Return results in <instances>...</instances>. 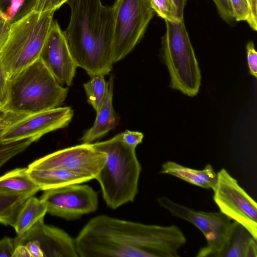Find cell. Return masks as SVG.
<instances>
[{
  "label": "cell",
  "mask_w": 257,
  "mask_h": 257,
  "mask_svg": "<svg viewBox=\"0 0 257 257\" xmlns=\"http://www.w3.org/2000/svg\"><path fill=\"white\" fill-rule=\"evenodd\" d=\"M79 257H178L186 237L177 225L147 224L100 215L75 238Z\"/></svg>",
  "instance_id": "6da1fadb"
},
{
  "label": "cell",
  "mask_w": 257,
  "mask_h": 257,
  "mask_svg": "<svg viewBox=\"0 0 257 257\" xmlns=\"http://www.w3.org/2000/svg\"><path fill=\"white\" fill-rule=\"evenodd\" d=\"M71 16L64 34L77 66L91 77L109 74L113 62V8L100 0H67Z\"/></svg>",
  "instance_id": "7a4b0ae2"
},
{
  "label": "cell",
  "mask_w": 257,
  "mask_h": 257,
  "mask_svg": "<svg viewBox=\"0 0 257 257\" xmlns=\"http://www.w3.org/2000/svg\"><path fill=\"white\" fill-rule=\"evenodd\" d=\"M92 145L107 156L104 165L95 179L100 185L106 205L115 209L133 202L138 192L142 170L136 149L123 141L121 133Z\"/></svg>",
  "instance_id": "3957f363"
},
{
  "label": "cell",
  "mask_w": 257,
  "mask_h": 257,
  "mask_svg": "<svg viewBox=\"0 0 257 257\" xmlns=\"http://www.w3.org/2000/svg\"><path fill=\"white\" fill-rule=\"evenodd\" d=\"M55 11H31L11 22L0 48V58L9 80L39 59Z\"/></svg>",
  "instance_id": "277c9868"
},
{
  "label": "cell",
  "mask_w": 257,
  "mask_h": 257,
  "mask_svg": "<svg viewBox=\"0 0 257 257\" xmlns=\"http://www.w3.org/2000/svg\"><path fill=\"white\" fill-rule=\"evenodd\" d=\"M68 92L39 58L10 80L9 100L4 110L30 113L52 109L63 103Z\"/></svg>",
  "instance_id": "5b68a950"
},
{
  "label": "cell",
  "mask_w": 257,
  "mask_h": 257,
  "mask_svg": "<svg viewBox=\"0 0 257 257\" xmlns=\"http://www.w3.org/2000/svg\"><path fill=\"white\" fill-rule=\"evenodd\" d=\"M165 22L163 58L170 74L171 87L194 96L199 91L201 76L184 17L174 22Z\"/></svg>",
  "instance_id": "8992f818"
},
{
  "label": "cell",
  "mask_w": 257,
  "mask_h": 257,
  "mask_svg": "<svg viewBox=\"0 0 257 257\" xmlns=\"http://www.w3.org/2000/svg\"><path fill=\"white\" fill-rule=\"evenodd\" d=\"M73 115V110L69 106L30 113L5 110L0 119V142L26 139L37 141L48 133L67 126Z\"/></svg>",
  "instance_id": "52a82bcc"
},
{
  "label": "cell",
  "mask_w": 257,
  "mask_h": 257,
  "mask_svg": "<svg viewBox=\"0 0 257 257\" xmlns=\"http://www.w3.org/2000/svg\"><path fill=\"white\" fill-rule=\"evenodd\" d=\"M113 8L114 63L126 56L144 36L153 17L149 0H116Z\"/></svg>",
  "instance_id": "ba28073f"
},
{
  "label": "cell",
  "mask_w": 257,
  "mask_h": 257,
  "mask_svg": "<svg viewBox=\"0 0 257 257\" xmlns=\"http://www.w3.org/2000/svg\"><path fill=\"white\" fill-rule=\"evenodd\" d=\"M159 205L172 215L194 225L203 234L206 244L198 251L197 257H220L231 233L233 221L220 212L196 211L166 196L157 198Z\"/></svg>",
  "instance_id": "9c48e42d"
},
{
  "label": "cell",
  "mask_w": 257,
  "mask_h": 257,
  "mask_svg": "<svg viewBox=\"0 0 257 257\" xmlns=\"http://www.w3.org/2000/svg\"><path fill=\"white\" fill-rule=\"evenodd\" d=\"M213 191L219 211L243 226L257 239L256 203L225 169L217 172Z\"/></svg>",
  "instance_id": "30bf717a"
},
{
  "label": "cell",
  "mask_w": 257,
  "mask_h": 257,
  "mask_svg": "<svg viewBox=\"0 0 257 257\" xmlns=\"http://www.w3.org/2000/svg\"><path fill=\"white\" fill-rule=\"evenodd\" d=\"M106 157L92 143H82L48 154L33 162L28 168L64 170L94 179L104 165Z\"/></svg>",
  "instance_id": "8fae6325"
},
{
  "label": "cell",
  "mask_w": 257,
  "mask_h": 257,
  "mask_svg": "<svg viewBox=\"0 0 257 257\" xmlns=\"http://www.w3.org/2000/svg\"><path fill=\"white\" fill-rule=\"evenodd\" d=\"M74 184L45 190L40 198L50 214L67 220L78 219L95 211L97 192L89 185Z\"/></svg>",
  "instance_id": "7c38bea8"
},
{
  "label": "cell",
  "mask_w": 257,
  "mask_h": 257,
  "mask_svg": "<svg viewBox=\"0 0 257 257\" xmlns=\"http://www.w3.org/2000/svg\"><path fill=\"white\" fill-rule=\"evenodd\" d=\"M39 58L61 85H71L77 66L56 21L52 23Z\"/></svg>",
  "instance_id": "4fadbf2b"
},
{
  "label": "cell",
  "mask_w": 257,
  "mask_h": 257,
  "mask_svg": "<svg viewBox=\"0 0 257 257\" xmlns=\"http://www.w3.org/2000/svg\"><path fill=\"white\" fill-rule=\"evenodd\" d=\"M16 246L29 240L38 241L44 257H79L75 238L57 227L41 221L21 237L15 238Z\"/></svg>",
  "instance_id": "5bb4252c"
},
{
  "label": "cell",
  "mask_w": 257,
  "mask_h": 257,
  "mask_svg": "<svg viewBox=\"0 0 257 257\" xmlns=\"http://www.w3.org/2000/svg\"><path fill=\"white\" fill-rule=\"evenodd\" d=\"M114 79L113 75H111L107 82L108 91L105 98L96 111L93 125L80 139L82 143L91 144L104 136L116 126L117 118L112 104Z\"/></svg>",
  "instance_id": "9a60e30c"
},
{
  "label": "cell",
  "mask_w": 257,
  "mask_h": 257,
  "mask_svg": "<svg viewBox=\"0 0 257 257\" xmlns=\"http://www.w3.org/2000/svg\"><path fill=\"white\" fill-rule=\"evenodd\" d=\"M160 173L172 175L192 185L212 190L217 181V173L210 164L198 170L169 161L162 164Z\"/></svg>",
  "instance_id": "2e32d148"
},
{
  "label": "cell",
  "mask_w": 257,
  "mask_h": 257,
  "mask_svg": "<svg viewBox=\"0 0 257 257\" xmlns=\"http://www.w3.org/2000/svg\"><path fill=\"white\" fill-rule=\"evenodd\" d=\"M28 169L31 178L44 191L92 180L87 175L64 170Z\"/></svg>",
  "instance_id": "e0dca14e"
},
{
  "label": "cell",
  "mask_w": 257,
  "mask_h": 257,
  "mask_svg": "<svg viewBox=\"0 0 257 257\" xmlns=\"http://www.w3.org/2000/svg\"><path fill=\"white\" fill-rule=\"evenodd\" d=\"M41 190L28 168H17L0 177V194L29 198Z\"/></svg>",
  "instance_id": "ac0fdd59"
},
{
  "label": "cell",
  "mask_w": 257,
  "mask_h": 257,
  "mask_svg": "<svg viewBox=\"0 0 257 257\" xmlns=\"http://www.w3.org/2000/svg\"><path fill=\"white\" fill-rule=\"evenodd\" d=\"M47 213L46 206L40 199L34 195L29 197L20 209L13 226L17 237L24 236L39 222L44 221Z\"/></svg>",
  "instance_id": "d6986e66"
},
{
  "label": "cell",
  "mask_w": 257,
  "mask_h": 257,
  "mask_svg": "<svg viewBox=\"0 0 257 257\" xmlns=\"http://www.w3.org/2000/svg\"><path fill=\"white\" fill-rule=\"evenodd\" d=\"M256 240L246 228L233 221L231 233L220 257H246L249 247Z\"/></svg>",
  "instance_id": "ffe728a7"
},
{
  "label": "cell",
  "mask_w": 257,
  "mask_h": 257,
  "mask_svg": "<svg viewBox=\"0 0 257 257\" xmlns=\"http://www.w3.org/2000/svg\"><path fill=\"white\" fill-rule=\"evenodd\" d=\"M186 0H149L151 6L165 21L174 22L183 17Z\"/></svg>",
  "instance_id": "44dd1931"
},
{
  "label": "cell",
  "mask_w": 257,
  "mask_h": 257,
  "mask_svg": "<svg viewBox=\"0 0 257 257\" xmlns=\"http://www.w3.org/2000/svg\"><path fill=\"white\" fill-rule=\"evenodd\" d=\"M87 102L96 112L103 103L108 91V83L104 79V75L97 74L83 84Z\"/></svg>",
  "instance_id": "7402d4cb"
},
{
  "label": "cell",
  "mask_w": 257,
  "mask_h": 257,
  "mask_svg": "<svg viewBox=\"0 0 257 257\" xmlns=\"http://www.w3.org/2000/svg\"><path fill=\"white\" fill-rule=\"evenodd\" d=\"M28 198L0 194V223L13 226L20 209Z\"/></svg>",
  "instance_id": "603a6c76"
},
{
  "label": "cell",
  "mask_w": 257,
  "mask_h": 257,
  "mask_svg": "<svg viewBox=\"0 0 257 257\" xmlns=\"http://www.w3.org/2000/svg\"><path fill=\"white\" fill-rule=\"evenodd\" d=\"M67 0H25L12 21L31 11L43 12L57 10L66 3Z\"/></svg>",
  "instance_id": "cb8c5ba5"
},
{
  "label": "cell",
  "mask_w": 257,
  "mask_h": 257,
  "mask_svg": "<svg viewBox=\"0 0 257 257\" xmlns=\"http://www.w3.org/2000/svg\"><path fill=\"white\" fill-rule=\"evenodd\" d=\"M31 139L4 143L0 142V167L12 158L24 151L32 143Z\"/></svg>",
  "instance_id": "d4e9b609"
},
{
  "label": "cell",
  "mask_w": 257,
  "mask_h": 257,
  "mask_svg": "<svg viewBox=\"0 0 257 257\" xmlns=\"http://www.w3.org/2000/svg\"><path fill=\"white\" fill-rule=\"evenodd\" d=\"M234 19L250 22L251 12L248 0H230Z\"/></svg>",
  "instance_id": "484cf974"
},
{
  "label": "cell",
  "mask_w": 257,
  "mask_h": 257,
  "mask_svg": "<svg viewBox=\"0 0 257 257\" xmlns=\"http://www.w3.org/2000/svg\"><path fill=\"white\" fill-rule=\"evenodd\" d=\"M9 83L4 67L0 58V108L4 109L8 103L9 96Z\"/></svg>",
  "instance_id": "4316f807"
},
{
  "label": "cell",
  "mask_w": 257,
  "mask_h": 257,
  "mask_svg": "<svg viewBox=\"0 0 257 257\" xmlns=\"http://www.w3.org/2000/svg\"><path fill=\"white\" fill-rule=\"evenodd\" d=\"M221 18L229 23L234 19L230 0H213Z\"/></svg>",
  "instance_id": "83f0119b"
},
{
  "label": "cell",
  "mask_w": 257,
  "mask_h": 257,
  "mask_svg": "<svg viewBox=\"0 0 257 257\" xmlns=\"http://www.w3.org/2000/svg\"><path fill=\"white\" fill-rule=\"evenodd\" d=\"M247 61L250 74L255 78L257 77V53L252 41L246 45Z\"/></svg>",
  "instance_id": "f1b7e54d"
},
{
  "label": "cell",
  "mask_w": 257,
  "mask_h": 257,
  "mask_svg": "<svg viewBox=\"0 0 257 257\" xmlns=\"http://www.w3.org/2000/svg\"><path fill=\"white\" fill-rule=\"evenodd\" d=\"M121 138L126 144L136 149L142 142L144 135L139 132L126 130L121 133Z\"/></svg>",
  "instance_id": "f546056e"
},
{
  "label": "cell",
  "mask_w": 257,
  "mask_h": 257,
  "mask_svg": "<svg viewBox=\"0 0 257 257\" xmlns=\"http://www.w3.org/2000/svg\"><path fill=\"white\" fill-rule=\"evenodd\" d=\"M15 247V238L5 237L0 239V257H12Z\"/></svg>",
  "instance_id": "4dcf8cb0"
},
{
  "label": "cell",
  "mask_w": 257,
  "mask_h": 257,
  "mask_svg": "<svg viewBox=\"0 0 257 257\" xmlns=\"http://www.w3.org/2000/svg\"><path fill=\"white\" fill-rule=\"evenodd\" d=\"M11 23V20L4 13L0 16V48L8 37Z\"/></svg>",
  "instance_id": "1f68e13d"
},
{
  "label": "cell",
  "mask_w": 257,
  "mask_h": 257,
  "mask_svg": "<svg viewBox=\"0 0 257 257\" xmlns=\"http://www.w3.org/2000/svg\"><path fill=\"white\" fill-rule=\"evenodd\" d=\"M21 244L25 245L27 247L31 257H44L40 245L36 240H27Z\"/></svg>",
  "instance_id": "d6a6232c"
},
{
  "label": "cell",
  "mask_w": 257,
  "mask_h": 257,
  "mask_svg": "<svg viewBox=\"0 0 257 257\" xmlns=\"http://www.w3.org/2000/svg\"><path fill=\"white\" fill-rule=\"evenodd\" d=\"M250 8L251 18L249 24L254 31L257 30V0H248Z\"/></svg>",
  "instance_id": "836d02e7"
},
{
  "label": "cell",
  "mask_w": 257,
  "mask_h": 257,
  "mask_svg": "<svg viewBox=\"0 0 257 257\" xmlns=\"http://www.w3.org/2000/svg\"><path fill=\"white\" fill-rule=\"evenodd\" d=\"M12 257H31L27 247L23 244L16 246Z\"/></svg>",
  "instance_id": "e575fe53"
},
{
  "label": "cell",
  "mask_w": 257,
  "mask_h": 257,
  "mask_svg": "<svg viewBox=\"0 0 257 257\" xmlns=\"http://www.w3.org/2000/svg\"><path fill=\"white\" fill-rule=\"evenodd\" d=\"M25 0H0V8L3 13L6 7L8 6L11 3H16L17 4L18 10L20 8L21 5L22 6Z\"/></svg>",
  "instance_id": "d590c367"
},
{
  "label": "cell",
  "mask_w": 257,
  "mask_h": 257,
  "mask_svg": "<svg viewBox=\"0 0 257 257\" xmlns=\"http://www.w3.org/2000/svg\"><path fill=\"white\" fill-rule=\"evenodd\" d=\"M4 111H5V110L3 109L0 108V119L2 117V116H3V115L4 113Z\"/></svg>",
  "instance_id": "8d00e7d4"
},
{
  "label": "cell",
  "mask_w": 257,
  "mask_h": 257,
  "mask_svg": "<svg viewBox=\"0 0 257 257\" xmlns=\"http://www.w3.org/2000/svg\"><path fill=\"white\" fill-rule=\"evenodd\" d=\"M3 14V12L0 8V16Z\"/></svg>",
  "instance_id": "74e56055"
}]
</instances>
